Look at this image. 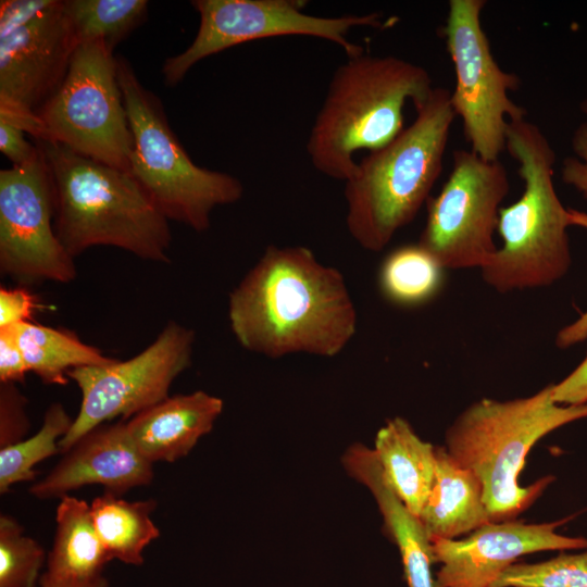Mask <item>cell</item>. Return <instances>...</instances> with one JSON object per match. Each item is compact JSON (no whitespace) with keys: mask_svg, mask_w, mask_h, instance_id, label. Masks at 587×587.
<instances>
[{"mask_svg":"<svg viewBox=\"0 0 587 587\" xmlns=\"http://www.w3.org/2000/svg\"><path fill=\"white\" fill-rule=\"evenodd\" d=\"M55 524L42 575L63 582H88L103 576L112 558L97 533L90 504L68 495L60 498Z\"/></svg>","mask_w":587,"mask_h":587,"instance_id":"cell-21","label":"cell"},{"mask_svg":"<svg viewBox=\"0 0 587 587\" xmlns=\"http://www.w3.org/2000/svg\"><path fill=\"white\" fill-rule=\"evenodd\" d=\"M53 220L52 179L39 146L30 162L0 171L2 276L20 286L68 284L76 278L74 258L59 240Z\"/></svg>","mask_w":587,"mask_h":587,"instance_id":"cell-13","label":"cell"},{"mask_svg":"<svg viewBox=\"0 0 587 587\" xmlns=\"http://www.w3.org/2000/svg\"><path fill=\"white\" fill-rule=\"evenodd\" d=\"M554 402L566 405L587 403V353L584 360L561 382L552 384Z\"/></svg>","mask_w":587,"mask_h":587,"instance_id":"cell-34","label":"cell"},{"mask_svg":"<svg viewBox=\"0 0 587 587\" xmlns=\"http://www.w3.org/2000/svg\"><path fill=\"white\" fill-rule=\"evenodd\" d=\"M505 150L519 164L524 190L500 209L502 245L480 268L485 284L500 294L550 286L571 265L569 209L554 187L557 154L548 137L526 118L510 121Z\"/></svg>","mask_w":587,"mask_h":587,"instance_id":"cell-5","label":"cell"},{"mask_svg":"<svg viewBox=\"0 0 587 587\" xmlns=\"http://www.w3.org/2000/svg\"><path fill=\"white\" fill-rule=\"evenodd\" d=\"M432 489L419 515L429 539H454L491 522L483 486L445 447L435 448Z\"/></svg>","mask_w":587,"mask_h":587,"instance_id":"cell-19","label":"cell"},{"mask_svg":"<svg viewBox=\"0 0 587 587\" xmlns=\"http://www.w3.org/2000/svg\"><path fill=\"white\" fill-rule=\"evenodd\" d=\"M195 333L168 321L157 338L135 357L102 366L68 372L82 392V403L68 433L60 440L66 452L85 434L116 417L126 420L168 397L175 378L191 363Z\"/></svg>","mask_w":587,"mask_h":587,"instance_id":"cell-12","label":"cell"},{"mask_svg":"<svg viewBox=\"0 0 587 587\" xmlns=\"http://www.w3.org/2000/svg\"><path fill=\"white\" fill-rule=\"evenodd\" d=\"M28 372L12 326L0 328V383H23Z\"/></svg>","mask_w":587,"mask_h":587,"instance_id":"cell-32","label":"cell"},{"mask_svg":"<svg viewBox=\"0 0 587 587\" xmlns=\"http://www.w3.org/2000/svg\"><path fill=\"white\" fill-rule=\"evenodd\" d=\"M29 372L48 385H65L68 372L115 361L82 341L74 333L34 322L12 326Z\"/></svg>","mask_w":587,"mask_h":587,"instance_id":"cell-22","label":"cell"},{"mask_svg":"<svg viewBox=\"0 0 587 587\" xmlns=\"http://www.w3.org/2000/svg\"><path fill=\"white\" fill-rule=\"evenodd\" d=\"M39 587H108V580L104 576L88 582H63L54 580L41 575Z\"/></svg>","mask_w":587,"mask_h":587,"instance_id":"cell-36","label":"cell"},{"mask_svg":"<svg viewBox=\"0 0 587 587\" xmlns=\"http://www.w3.org/2000/svg\"><path fill=\"white\" fill-rule=\"evenodd\" d=\"M200 24L192 42L168 57L161 73L166 86L179 84L201 60L249 41L279 36H310L339 46L347 58L364 53L349 39L354 27H383V14L326 17L305 13L303 0H193Z\"/></svg>","mask_w":587,"mask_h":587,"instance_id":"cell-9","label":"cell"},{"mask_svg":"<svg viewBox=\"0 0 587 587\" xmlns=\"http://www.w3.org/2000/svg\"><path fill=\"white\" fill-rule=\"evenodd\" d=\"M428 72L395 55L366 52L347 58L334 72L307 141L320 173L348 180L359 150L375 151L404 129L403 108L422 102L433 89Z\"/></svg>","mask_w":587,"mask_h":587,"instance_id":"cell-4","label":"cell"},{"mask_svg":"<svg viewBox=\"0 0 587 587\" xmlns=\"http://www.w3.org/2000/svg\"><path fill=\"white\" fill-rule=\"evenodd\" d=\"M562 523L489 522L465 539L430 538L434 563L440 564L435 587H490L521 555L587 549V538L555 532Z\"/></svg>","mask_w":587,"mask_h":587,"instance_id":"cell-15","label":"cell"},{"mask_svg":"<svg viewBox=\"0 0 587 587\" xmlns=\"http://www.w3.org/2000/svg\"><path fill=\"white\" fill-rule=\"evenodd\" d=\"M223 400L198 390L167 397L126 422L142 455L152 464L189 453L223 411Z\"/></svg>","mask_w":587,"mask_h":587,"instance_id":"cell-17","label":"cell"},{"mask_svg":"<svg viewBox=\"0 0 587 587\" xmlns=\"http://www.w3.org/2000/svg\"><path fill=\"white\" fill-rule=\"evenodd\" d=\"M485 0H450L442 27L455 73L450 103L463 124L471 150L487 161L499 160L510 121L525 118V108L509 97L520 77L497 63L482 26Z\"/></svg>","mask_w":587,"mask_h":587,"instance_id":"cell-10","label":"cell"},{"mask_svg":"<svg viewBox=\"0 0 587 587\" xmlns=\"http://www.w3.org/2000/svg\"><path fill=\"white\" fill-rule=\"evenodd\" d=\"M414 121L358 162L345 182L346 225L364 250L382 251L430 197L444 166L455 113L450 91L434 87L414 105Z\"/></svg>","mask_w":587,"mask_h":587,"instance_id":"cell-3","label":"cell"},{"mask_svg":"<svg viewBox=\"0 0 587 587\" xmlns=\"http://www.w3.org/2000/svg\"><path fill=\"white\" fill-rule=\"evenodd\" d=\"M347 472L373 494L396 542L409 587H435L430 539L420 521L387 483L374 449L354 444L344 454Z\"/></svg>","mask_w":587,"mask_h":587,"instance_id":"cell-18","label":"cell"},{"mask_svg":"<svg viewBox=\"0 0 587 587\" xmlns=\"http://www.w3.org/2000/svg\"><path fill=\"white\" fill-rule=\"evenodd\" d=\"M490 587H587V550L538 563H513Z\"/></svg>","mask_w":587,"mask_h":587,"instance_id":"cell-28","label":"cell"},{"mask_svg":"<svg viewBox=\"0 0 587 587\" xmlns=\"http://www.w3.org/2000/svg\"><path fill=\"white\" fill-rule=\"evenodd\" d=\"M37 115L48 141L129 173L133 136L116 57L103 41L76 47L62 85Z\"/></svg>","mask_w":587,"mask_h":587,"instance_id":"cell-8","label":"cell"},{"mask_svg":"<svg viewBox=\"0 0 587 587\" xmlns=\"http://www.w3.org/2000/svg\"><path fill=\"white\" fill-rule=\"evenodd\" d=\"M232 333L272 359L330 358L354 337L358 315L344 275L303 246H268L228 297Z\"/></svg>","mask_w":587,"mask_h":587,"instance_id":"cell-1","label":"cell"},{"mask_svg":"<svg viewBox=\"0 0 587 587\" xmlns=\"http://www.w3.org/2000/svg\"><path fill=\"white\" fill-rule=\"evenodd\" d=\"M580 111L587 116V99L580 102ZM571 146L575 157L562 161L561 179L587 198V121L574 130Z\"/></svg>","mask_w":587,"mask_h":587,"instance_id":"cell-30","label":"cell"},{"mask_svg":"<svg viewBox=\"0 0 587 587\" xmlns=\"http://www.w3.org/2000/svg\"><path fill=\"white\" fill-rule=\"evenodd\" d=\"M26 405L15 383H0V449L25 439L30 426Z\"/></svg>","mask_w":587,"mask_h":587,"instance_id":"cell-29","label":"cell"},{"mask_svg":"<svg viewBox=\"0 0 587 587\" xmlns=\"http://www.w3.org/2000/svg\"><path fill=\"white\" fill-rule=\"evenodd\" d=\"M35 142L51 174L55 234L74 259L110 246L141 260L170 262V221L130 173L55 141Z\"/></svg>","mask_w":587,"mask_h":587,"instance_id":"cell-2","label":"cell"},{"mask_svg":"<svg viewBox=\"0 0 587 587\" xmlns=\"http://www.w3.org/2000/svg\"><path fill=\"white\" fill-rule=\"evenodd\" d=\"M0 150L13 166L30 162L39 152V146L25 139V132L0 121Z\"/></svg>","mask_w":587,"mask_h":587,"instance_id":"cell-33","label":"cell"},{"mask_svg":"<svg viewBox=\"0 0 587 587\" xmlns=\"http://www.w3.org/2000/svg\"><path fill=\"white\" fill-rule=\"evenodd\" d=\"M435 448L401 416L388 420L375 438L374 451L387 483L417 517L434 482Z\"/></svg>","mask_w":587,"mask_h":587,"instance_id":"cell-20","label":"cell"},{"mask_svg":"<svg viewBox=\"0 0 587 587\" xmlns=\"http://www.w3.org/2000/svg\"><path fill=\"white\" fill-rule=\"evenodd\" d=\"M551 386L528 397L475 401L446 432L447 451L479 479L491 522L515 517L553 479L547 476L528 487L520 485L532 447L550 432L587 417V403H557Z\"/></svg>","mask_w":587,"mask_h":587,"instance_id":"cell-6","label":"cell"},{"mask_svg":"<svg viewBox=\"0 0 587 587\" xmlns=\"http://www.w3.org/2000/svg\"><path fill=\"white\" fill-rule=\"evenodd\" d=\"M153 499L127 501L105 491L90 504L97 533L112 559L130 565L143 563L142 551L160 536L151 519Z\"/></svg>","mask_w":587,"mask_h":587,"instance_id":"cell-23","label":"cell"},{"mask_svg":"<svg viewBox=\"0 0 587 587\" xmlns=\"http://www.w3.org/2000/svg\"><path fill=\"white\" fill-rule=\"evenodd\" d=\"M77 47L63 0H46L0 30V112L38 114L62 85Z\"/></svg>","mask_w":587,"mask_h":587,"instance_id":"cell-14","label":"cell"},{"mask_svg":"<svg viewBox=\"0 0 587 587\" xmlns=\"http://www.w3.org/2000/svg\"><path fill=\"white\" fill-rule=\"evenodd\" d=\"M444 270L419 243L401 246L383 261L378 273L379 289L395 304H423L441 288Z\"/></svg>","mask_w":587,"mask_h":587,"instance_id":"cell-24","label":"cell"},{"mask_svg":"<svg viewBox=\"0 0 587 587\" xmlns=\"http://www.w3.org/2000/svg\"><path fill=\"white\" fill-rule=\"evenodd\" d=\"M152 463L139 451L125 420L101 424L85 434L41 480L29 488L38 499L62 498L87 485L122 495L153 479Z\"/></svg>","mask_w":587,"mask_h":587,"instance_id":"cell-16","label":"cell"},{"mask_svg":"<svg viewBox=\"0 0 587 587\" xmlns=\"http://www.w3.org/2000/svg\"><path fill=\"white\" fill-rule=\"evenodd\" d=\"M570 224L587 229V213L569 209ZM587 339V311L573 323L563 326L555 335V346L566 349Z\"/></svg>","mask_w":587,"mask_h":587,"instance_id":"cell-35","label":"cell"},{"mask_svg":"<svg viewBox=\"0 0 587 587\" xmlns=\"http://www.w3.org/2000/svg\"><path fill=\"white\" fill-rule=\"evenodd\" d=\"M73 420L61 403L46 411L41 428L32 437L0 449V494L20 482L34 480V466L60 452L59 442L68 433Z\"/></svg>","mask_w":587,"mask_h":587,"instance_id":"cell-26","label":"cell"},{"mask_svg":"<svg viewBox=\"0 0 587 587\" xmlns=\"http://www.w3.org/2000/svg\"><path fill=\"white\" fill-rule=\"evenodd\" d=\"M77 46L103 41L112 51L143 23L146 0H63Z\"/></svg>","mask_w":587,"mask_h":587,"instance_id":"cell-25","label":"cell"},{"mask_svg":"<svg viewBox=\"0 0 587 587\" xmlns=\"http://www.w3.org/2000/svg\"><path fill=\"white\" fill-rule=\"evenodd\" d=\"M42 547L12 516H0V587H36L45 561Z\"/></svg>","mask_w":587,"mask_h":587,"instance_id":"cell-27","label":"cell"},{"mask_svg":"<svg viewBox=\"0 0 587 587\" xmlns=\"http://www.w3.org/2000/svg\"><path fill=\"white\" fill-rule=\"evenodd\" d=\"M37 308V300L26 286L1 287L0 328L33 322Z\"/></svg>","mask_w":587,"mask_h":587,"instance_id":"cell-31","label":"cell"},{"mask_svg":"<svg viewBox=\"0 0 587 587\" xmlns=\"http://www.w3.org/2000/svg\"><path fill=\"white\" fill-rule=\"evenodd\" d=\"M509 188L500 160L454 150L447 180L426 202V222L417 243L445 270H480L497 250L494 234Z\"/></svg>","mask_w":587,"mask_h":587,"instance_id":"cell-11","label":"cell"},{"mask_svg":"<svg viewBox=\"0 0 587 587\" xmlns=\"http://www.w3.org/2000/svg\"><path fill=\"white\" fill-rule=\"evenodd\" d=\"M116 75L133 136L129 173L168 221L198 233L208 230L215 208L241 199L242 183L190 159L161 100L140 83L122 55L116 57Z\"/></svg>","mask_w":587,"mask_h":587,"instance_id":"cell-7","label":"cell"}]
</instances>
